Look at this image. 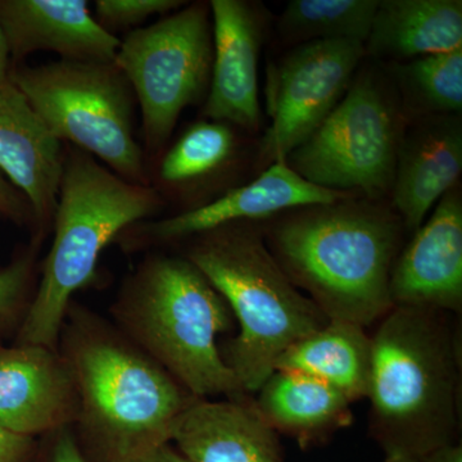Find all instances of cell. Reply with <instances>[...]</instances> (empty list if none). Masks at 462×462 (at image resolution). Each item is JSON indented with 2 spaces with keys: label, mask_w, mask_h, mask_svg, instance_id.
<instances>
[{
  "label": "cell",
  "mask_w": 462,
  "mask_h": 462,
  "mask_svg": "<svg viewBox=\"0 0 462 462\" xmlns=\"http://www.w3.org/2000/svg\"><path fill=\"white\" fill-rule=\"evenodd\" d=\"M263 223L276 263L329 320L365 328L393 309L389 279L404 227L385 200L355 196Z\"/></svg>",
  "instance_id": "cell-1"
},
{
  "label": "cell",
  "mask_w": 462,
  "mask_h": 462,
  "mask_svg": "<svg viewBox=\"0 0 462 462\" xmlns=\"http://www.w3.org/2000/svg\"><path fill=\"white\" fill-rule=\"evenodd\" d=\"M437 314L393 307L372 338L366 397L384 462H420L456 442L457 356Z\"/></svg>",
  "instance_id": "cell-2"
},
{
  "label": "cell",
  "mask_w": 462,
  "mask_h": 462,
  "mask_svg": "<svg viewBox=\"0 0 462 462\" xmlns=\"http://www.w3.org/2000/svg\"><path fill=\"white\" fill-rule=\"evenodd\" d=\"M190 261L239 322L225 363L243 392H258L285 351L329 319L282 272L254 223L223 225L197 236Z\"/></svg>",
  "instance_id": "cell-3"
},
{
  "label": "cell",
  "mask_w": 462,
  "mask_h": 462,
  "mask_svg": "<svg viewBox=\"0 0 462 462\" xmlns=\"http://www.w3.org/2000/svg\"><path fill=\"white\" fill-rule=\"evenodd\" d=\"M160 205L149 185L125 180L80 149L69 152L53 217L56 236L21 329V345L53 348L69 298L91 281L103 249Z\"/></svg>",
  "instance_id": "cell-4"
},
{
  "label": "cell",
  "mask_w": 462,
  "mask_h": 462,
  "mask_svg": "<svg viewBox=\"0 0 462 462\" xmlns=\"http://www.w3.org/2000/svg\"><path fill=\"white\" fill-rule=\"evenodd\" d=\"M124 307L125 321L138 342L191 396L242 397L216 343L230 327L229 306L190 261H149Z\"/></svg>",
  "instance_id": "cell-5"
},
{
  "label": "cell",
  "mask_w": 462,
  "mask_h": 462,
  "mask_svg": "<svg viewBox=\"0 0 462 462\" xmlns=\"http://www.w3.org/2000/svg\"><path fill=\"white\" fill-rule=\"evenodd\" d=\"M69 372L78 416L106 462H127L171 440L176 419L193 398L163 367L103 337L80 340Z\"/></svg>",
  "instance_id": "cell-6"
},
{
  "label": "cell",
  "mask_w": 462,
  "mask_h": 462,
  "mask_svg": "<svg viewBox=\"0 0 462 462\" xmlns=\"http://www.w3.org/2000/svg\"><path fill=\"white\" fill-rule=\"evenodd\" d=\"M406 126L385 69L361 63L338 106L287 162L318 187L385 200Z\"/></svg>",
  "instance_id": "cell-7"
},
{
  "label": "cell",
  "mask_w": 462,
  "mask_h": 462,
  "mask_svg": "<svg viewBox=\"0 0 462 462\" xmlns=\"http://www.w3.org/2000/svg\"><path fill=\"white\" fill-rule=\"evenodd\" d=\"M9 80L58 141L98 157L125 180L148 185L134 136L132 87L114 62L17 67Z\"/></svg>",
  "instance_id": "cell-8"
},
{
  "label": "cell",
  "mask_w": 462,
  "mask_h": 462,
  "mask_svg": "<svg viewBox=\"0 0 462 462\" xmlns=\"http://www.w3.org/2000/svg\"><path fill=\"white\" fill-rule=\"evenodd\" d=\"M212 60L211 12L202 3L133 30L120 42L114 63L138 97L152 151L171 136L182 111L208 93Z\"/></svg>",
  "instance_id": "cell-9"
},
{
  "label": "cell",
  "mask_w": 462,
  "mask_h": 462,
  "mask_svg": "<svg viewBox=\"0 0 462 462\" xmlns=\"http://www.w3.org/2000/svg\"><path fill=\"white\" fill-rule=\"evenodd\" d=\"M365 57L363 42H315L293 47L273 67L267 88L272 125L258 153L263 170L287 160L319 129L345 97Z\"/></svg>",
  "instance_id": "cell-10"
},
{
  "label": "cell",
  "mask_w": 462,
  "mask_h": 462,
  "mask_svg": "<svg viewBox=\"0 0 462 462\" xmlns=\"http://www.w3.org/2000/svg\"><path fill=\"white\" fill-rule=\"evenodd\" d=\"M393 307L460 311L462 303V193L447 191L430 217L398 254L389 279Z\"/></svg>",
  "instance_id": "cell-11"
},
{
  "label": "cell",
  "mask_w": 462,
  "mask_h": 462,
  "mask_svg": "<svg viewBox=\"0 0 462 462\" xmlns=\"http://www.w3.org/2000/svg\"><path fill=\"white\" fill-rule=\"evenodd\" d=\"M214 60L203 116L258 132L261 124L258 60L263 47V11L245 0H212Z\"/></svg>",
  "instance_id": "cell-12"
},
{
  "label": "cell",
  "mask_w": 462,
  "mask_h": 462,
  "mask_svg": "<svg viewBox=\"0 0 462 462\" xmlns=\"http://www.w3.org/2000/svg\"><path fill=\"white\" fill-rule=\"evenodd\" d=\"M358 194L327 189L298 175L287 160L267 166L257 179L189 211L143 227L153 240L197 236L223 225L257 223L300 207L329 205ZM361 197V196H360Z\"/></svg>",
  "instance_id": "cell-13"
},
{
  "label": "cell",
  "mask_w": 462,
  "mask_h": 462,
  "mask_svg": "<svg viewBox=\"0 0 462 462\" xmlns=\"http://www.w3.org/2000/svg\"><path fill=\"white\" fill-rule=\"evenodd\" d=\"M462 172L461 115L427 116L407 123L398 148L391 206L404 230L416 231Z\"/></svg>",
  "instance_id": "cell-14"
},
{
  "label": "cell",
  "mask_w": 462,
  "mask_h": 462,
  "mask_svg": "<svg viewBox=\"0 0 462 462\" xmlns=\"http://www.w3.org/2000/svg\"><path fill=\"white\" fill-rule=\"evenodd\" d=\"M78 412L69 365L51 348L0 349V430L32 438L63 427Z\"/></svg>",
  "instance_id": "cell-15"
},
{
  "label": "cell",
  "mask_w": 462,
  "mask_h": 462,
  "mask_svg": "<svg viewBox=\"0 0 462 462\" xmlns=\"http://www.w3.org/2000/svg\"><path fill=\"white\" fill-rule=\"evenodd\" d=\"M0 27L16 60L47 51L62 60L112 63L121 42L84 0H0Z\"/></svg>",
  "instance_id": "cell-16"
},
{
  "label": "cell",
  "mask_w": 462,
  "mask_h": 462,
  "mask_svg": "<svg viewBox=\"0 0 462 462\" xmlns=\"http://www.w3.org/2000/svg\"><path fill=\"white\" fill-rule=\"evenodd\" d=\"M63 165L60 142L9 80L0 88V172L44 223L56 212Z\"/></svg>",
  "instance_id": "cell-17"
},
{
  "label": "cell",
  "mask_w": 462,
  "mask_h": 462,
  "mask_svg": "<svg viewBox=\"0 0 462 462\" xmlns=\"http://www.w3.org/2000/svg\"><path fill=\"white\" fill-rule=\"evenodd\" d=\"M171 440L190 462H282L276 430L242 398H193L176 419Z\"/></svg>",
  "instance_id": "cell-18"
},
{
  "label": "cell",
  "mask_w": 462,
  "mask_h": 462,
  "mask_svg": "<svg viewBox=\"0 0 462 462\" xmlns=\"http://www.w3.org/2000/svg\"><path fill=\"white\" fill-rule=\"evenodd\" d=\"M461 45V0H382L365 51L389 65L460 50Z\"/></svg>",
  "instance_id": "cell-19"
},
{
  "label": "cell",
  "mask_w": 462,
  "mask_h": 462,
  "mask_svg": "<svg viewBox=\"0 0 462 462\" xmlns=\"http://www.w3.org/2000/svg\"><path fill=\"white\" fill-rule=\"evenodd\" d=\"M275 370L296 372L328 383L349 401L366 397L372 370V338L354 322L329 320L289 346Z\"/></svg>",
  "instance_id": "cell-20"
},
{
  "label": "cell",
  "mask_w": 462,
  "mask_h": 462,
  "mask_svg": "<svg viewBox=\"0 0 462 462\" xmlns=\"http://www.w3.org/2000/svg\"><path fill=\"white\" fill-rule=\"evenodd\" d=\"M258 392V411L273 430L296 437L302 446L349 421L351 401L306 374L275 370Z\"/></svg>",
  "instance_id": "cell-21"
},
{
  "label": "cell",
  "mask_w": 462,
  "mask_h": 462,
  "mask_svg": "<svg viewBox=\"0 0 462 462\" xmlns=\"http://www.w3.org/2000/svg\"><path fill=\"white\" fill-rule=\"evenodd\" d=\"M387 67L407 123L427 116L461 115L462 48Z\"/></svg>",
  "instance_id": "cell-22"
},
{
  "label": "cell",
  "mask_w": 462,
  "mask_h": 462,
  "mask_svg": "<svg viewBox=\"0 0 462 462\" xmlns=\"http://www.w3.org/2000/svg\"><path fill=\"white\" fill-rule=\"evenodd\" d=\"M379 0H291L278 23L279 38L293 47L352 41L366 44Z\"/></svg>",
  "instance_id": "cell-23"
},
{
  "label": "cell",
  "mask_w": 462,
  "mask_h": 462,
  "mask_svg": "<svg viewBox=\"0 0 462 462\" xmlns=\"http://www.w3.org/2000/svg\"><path fill=\"white\" fill-rule=\"evenodd\" d=\"M236 134L230 125L205 120L191 125L161 163L167 184H187L217 172L236 153Z\"/></svg>",
  "instance_id": "cell-24"
},
{
  "label": "cell",
  "mask_w": 462,
  "mask_h": 462,
  "mask_svg": "<svg viewBox=\"0 0 462 462\" xmlns=\"http://www.w3.org/2000/svg\"><path fill=\"white\" fill-rule=\"evenodd\" d=\"M179 0H97V23L108 32L138 26L154 14H165L180 8Z\"/></svg>",
  "instance_id": "cell-25"
},
{
  "label": "cell",
  "mask_w": 462,
  "mask_h": 462,
  "mask_svg": "<svg viewBox=\"0 0 462 462\" xmlns=\"http://www.w3.org/2000/svg\"><path fill=\"white\" fill-rule=\"evenodd\" d=\"M30 275L29 261L21 260L0 272V325L16 314Z\"/></svg>",
  "instance_id": "cell-26"
},
{
  "label": "cell",
  "mask_w": 462,
  "mask_h": 462,
  "mask_svg": "<svg viewBox=\"0 0 462 462\" xmlns=\"http://www.w3.org/2000/svg\"><path fill=\"white\" fill-rule=\"evenodd\" d=\"M30 214H32V207L25 197L0 172V215L14 220H25Z\"/></svg>",
  "instance_id": "cell-27"
},
{
  "label": "cell",
  "mask_w": 462,
  "mask_h": 462,
  "mask_svg": "<svg viewBox=\"0 0 462 462\" xmlns=\"http://www.w3.org/2000/svg\"><path fill=\"white\" fill-rule=\"evenodd\" d=\"M32 439L0 430V462H23L25 460Z\"/></svg>",
  "instance_id": "cell-28"
},
{
  "label": "cell",
  "mask_w": 462,
  "mask_h": 462,
  "mask_svg": "<svg viewBox=\"0 0 462 462\" xmlns=\"http://www.w3.org/2000/svg\"><path fill=\"white\" fill-rule=\"evenodd\" d=\"M51 462H88L71 434L63 431L51 452Z\"/></svg>",
  "instance_id": "cell-29"
},
{
  "label": "cell",
  "mask_w": 462,
  "mask_h": 462,
  "mask_svg": "<svg viewBox=\"0 0 462 462\" xmlns=\"http://www.w3.org/2000/svg\"><path fill=\"white\" fill-rule=\"evenodd\" d=\"M127 462H190L184 457L178 451L173 449L169 443L166 445L158 446L156 448L151 449V451L145 452L138 457L133 458V460Z\"/></svg>",
  "instance_id": "cell-30"
},
{
  "label": "cell",
  "mask_w": 462,
  "mask_h": 462,
  "mask_svg": "<svg viewBox=\"0 0 462 462\" xmlns=\"http://www.w3.org/2000/svg\"><path fill=\"white\" fill-rule=\"evenodd\" d=\"M420 462H462V447L457 442L440 447L425 456Z\"/></svg>",
  "instance_id": "cell-31"
},
{
  "label": "cell",
  "mask_w": 462,
  "mask_h": 462,
  "mask_svg": "<svg viewBox=\"0 0 462 462\" xmlns=\"http://www.w3.org/2000/svg\"><path fill=\"white\" fill-rule=\"evenodd\" d=\"M9 47L5 32L0 27V88L9 83V74H11V67H9Z\"/></svg>",
  "instance_id": "cell-32"
},
{
  "label": "cell",
  "mask_w": 462,
  "mask_h": 462,
  "mask_svg": "<svg viewBox=\"0 0 462 462\" xmlns=\"http://www.w3.org/2000/svg\"><path fill=\"white\" fill-rule=\"evenodd\" d=\"M0 349H2V346H0Z\"/></svg>",
  "instance_id": "cell-33"
}]
</instances>
